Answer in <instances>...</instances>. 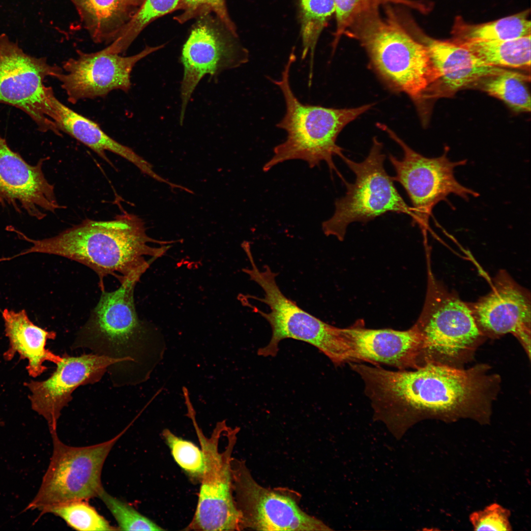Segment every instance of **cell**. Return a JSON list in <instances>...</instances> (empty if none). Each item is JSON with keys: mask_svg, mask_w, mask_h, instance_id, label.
Returning a JSON list of instances; mask_svg holds the SVG:
<instances>
[{"mask_svg": "<svg viewBox=\"0 0 531 531\" xmlns=\"http://www.w3.org/2000/svg\"><path fill=\"white\" fill-rule=\"evenodd\" d=\"M182 13L175 18L179 23L192 18L212 13L232 33L237 34L236 27L232 21L225 0H180Z\"/></svg>", "mask_w": 531, "mask_h": 531, "instance_id": "obj_33", "label": "cell"}, {"mask_svg": "<svg viewBox=\"0 0 531 531\" xmlns=\"http://www.w3.org/2000/svg\"><path fill=\"white\" fill-rule=\"evenodd\" d=\"M203 451L205 470L201 480L196 510L186 530L201 531H240L241 516L234 500L231 460L238 429L227 426V439L220 450V438L226 427L225 421L218 422L209 437L199 426L192 405L187 406Z\"/></svg>", "mask_w": 531, "mask_h": 531, "instance_id": "obj_9", "label": "cell"}, {"mask_svg": "<svg viewBox=\"0 0 531 531\" xmlns=\"http://www.w3.org/2000/svg\"><path fill=\"white\" fill-rule=\"evenodd\" d=\"M454 42L469 50L487 65L530 70L531 35L506 40Z\"/></svg>", "mask_w": 531, "mask_h": 531, "instance_id": "obj_24", "label": "cell"}, {"mask_svg": "<svg viewBox=\"0 0 531 531\" xmlns=\"http://www.w3.org/2000/svg\"><path fill=\"white\" fill-rule=\"evenodd\" d=\"M4 323L5 333L8 338L9 346L3 354L4 359L12 360L16 354L26 359L29 375L36 378L45 372L48 368L46 361L56 365L62 360L46 345L48 340L56 338V333L48 331L34 324L29 319L25 310L18 312L4 309L1 313Z\"/></svg>", "mask_w": 531, "mask_h": 531, "instance_id": "obj_22", "label": "cell"}, {"mask_svg": "<svg viewBox=\"0 0 531 531\" xmlns=\"http://www.w3.org/2000/svg\"><path fill=\"white\" fill-rule=\"evenodd\" d=\"M47 115L61 134L64 132L90 148L112 167L106 152L110 151L135 165L143 173L157 180L152 166L130 148L116 141L95 122L69 108L57 99L51 87L47 91Z\"/></svg>", "mask_w": 531, "mask_h": 531, "instance_id": "obj_21", "label": "cell"}, {"mask_svg": "<svg viewBox=\"0 0 531 531\" xmlns=\"http://www.w3.org/2000/svg\"><path fill=\"white\" fill-rule=\"evenodd\" d=\"M216 17V16H215ZM184 44L181 55L183 76L181 83L182 124L191 97L201 80L209 74L239 67L248 61V51L236 35L211 14L198 17Z\"/></svg>", "mask_w": 531, "mask_h": 531, "instance_id": "obj_14", "label": "cell"}, {"mask_svg": "<svg viewBox=\"0 0 531 531\" xmlns=\"http://www.w3.org/2000/svg\"><path fill=\"white\" fill-rule=\"evenodd\" d=\"M234 500L241 516V530L328 531L322 521L299 507L291 492L259 484L244 461L231 460Z\"/></svg>", "mask_w": 531, "mask_h": 531, "instance_id": "obj_12", "label": "cell"}, {"mask_svg": "<svg viewBox=\"0 0 531 531\" xmlns=\"http://www.w3.org/2000/svg\"><path fill=\"white\" fill-rule=\"evenodd\" d=\"M127 1L132 6L138 9L145 0H127Z\"/></svg>", "mask_w": 531, "mask_h": 531, "instance_id": "obj_35", "label": "cell"}, {"mask_svg": "<svg viewBox=\"0 0 531 531\" xmlns=\"http://www.w3.org/2000/svg\"><path fill=\"white\" fill-rule=\"evenodd\" d=\"M342 331L350 362L383 364L398 370L421 367L422 341L414 325L405 330L371 329L358 322Z\"/></svg>", "mask_w": 531, "mask_h": 531, "instance_id": "obj_20", "label": "cell"}, {"mask_svg": "<svg viewBox=\"0 0 531 531\" xmlns=\"http://www.w3.org/2000/svg\"><path fill=\"white\" fill-rule=\"evenodd\" d=\"M62 71L45 58L26 53L6 34H0V103L25 112L39 131L59 136L61 133L47 116L48 87L44 83L47 77L57 78Z\"/></svg>", "mask_w": 531, "mask_h": 531, "instance_id": "obj_13", "label": "cell"}, {"mask_svg": "<svg viewBox=\"0 0 531 531\" xmlns=\"http://www.w3.org/2000/svg\"><path fill=\"white\" fill-rule=\"evenodd\" d=\"M51 513L62 519L67 524L78 531H117L118 528L99 514L86 500L71 501L50 507L40 516Z\"/></svg>", "mask_w": 531, "mask_h": 531, "instance_id": "obj_29", "label": "cell"}, {"mask_svg": "<svg viewBox=\"0 0 531 531\" xmlns=\"http://www.w3.org/2000/svg\"><path fill=\"white\" fill-rule=\"evenodd\" d=\"M422 311L413 324L422 341L421 366L433 363L462 368L486 338L468 303L449 291L428 271Z\"/></svg>", "mask_w": 531, "mask_h": 531, "instance_id": "obj_6", "label": "cell"}, {"mask_svg": "<svg viewBox=\"0 0 531 531\" xmlns=\"http://www.w3.org/2000/svg\"><path fill=\"white\" fill-rule=\"evenodd\" d=\"M500 384V376L484 364L464 369L430 363L397 371L377 366L367 372L364 392L375 419L398 438L426 419L488 423Z\"/></svg>", "mask_w": 531, "mask_h": 531, "instance_id": "obj_1", "label": "cell"}, {"mask_svg": "<svg viewBox=\"0 0 531 531\" xmlns=\"http://www.w3.org/2000/svg\"><path fill=\"white\" fill-rule=\"evenodd\" d=\"M136 283L127 280L114 291H102L98 303L71 347L120 360V364L107 370L115 386L146 381L165 350L161 334L138 317L134 298Z\"/></svg>", "mask_w": 531, "mask_h": 531, "instance_id": "obj_3", "label": "cell"}, {"mask_svg": "<svg viewBox=\"0 0 531 531\" xmlns=\"http://www.w3.org/2000/svg\"><path fill=\"white\" fill-rule=\"evenodd\" d=\"M530 79V75L506 69L483 78L471 87L501 100L515 112H529L531 102L528 83Z\"/></svg>", "mask_w": 531, "mask_h": 531, "instance_id": "obj_26", "label": "cell"}, {"mask_svg": "<svg viewBox=\"0 0 531 531\" xmlns=\"http://www.w3.org/2000/svg\"><path fill=\"white\" fill-rule=\"evenodd\" d=\"M250 267L242 271L257 283L264 293L263 297L245 295L267 305L269 311L263 312L252 305L246 299L242 303L259 314L269 323L271 337L268 344L258 350L264 357H274L278 345L285 339H293L307 343L320 350L335 365L349 362V350L342 328L331 325L316 317L287 297L278 286L276 277L268 265L260 269L254 259L249 260Z\"/></svg>", "mask_w": 531, "mask_h": 531, "instance_id": "obj_7", "label": "cell"}, {"mask_svg": "<svg viewBox=\"0 0 531 531\" xmlns=\"http://www.w3.org/2000/svg\"><path fill=\"white\" fill-rule=\"evenodd\" d=\"M2 422H1V421L0 420V426H1V425H2Z\"/></svg>", "mask_w": 531, "mask_h": 531, "instance_id": "obj_36", "label": "cell"}, {"mask_svg": "<svg viewBox=\"0 0 531 531\" xmlns=\"http://www.w3.org/2000/svg\"><path fill=\"white\" fill-rule=\"evenodd\" d=\"M115 518L119 531H163L164 529L126 502L113 497L104 488L97 496Z\"/></svg>", "mask_w": 531, "mask_h": 531, "instance_id": "obj_32", "label": "cell"}, {"mask_svg": "<svg viewBox=\"0 0 531 531\" xmlns=\"http://www.w3.org/2000/svg\"><path fill=\"white\" fill-rule=\"evenodd\" d=\"M398 20L405 29L427 49L438 78L433 98L452 96L471 87L483 78L507 69L485 64L469 50L453 41L428 36L417 26L409 12L402 13Z\"/></svg>", "mask_w": 531, "mask_h": 531, "instance_id": "obj_19", "label": "cell"}, {"mask_svg": "<svg viewBox=\"0 0 531 531\" xmlns=\"http://www.w3.org/2000/svg\"><path fill=\"white\" fill-rule=\"evenodd\" d=\"M126 431L97 444L83 447L63 443L57 432L51 434L53 451L39 489L24 511L39 510L63 503L97 497L103 488L101 480L104 462Z\"/></svg>", "mask_w": 531, "mask_h": 531, "instance_id": "obj_10", "label": "cell"}, {"mask_svg": "<svg viewBox=\"0 0 531 531\" xmlns=\"http://www.w3.org/2000/svg\"><path fill=\"white\" fill-rule=\"evenodd\" d=\"M164 46H147L138 54L126 57L111 52L106 47L90 53L78 51L76 57L63 63L62 71L56 79L73 104L82 99L104 97L114 90L127 92L137 62Z\"/></svg>", "mask_w": 531, "mask_h": 531, "instance_id": "obj_15", "label": "cell"}, {"mask_svg": "<svg viewBox=\"0 0 531 531\" xmlns=\"http://www.w3.org/2000/svg\"><path fill=\"white\" fill-rule=\"evenodd\" d=\"M335 13L334 0H299L301 58L310 56L309 80L312 77L314 54L320 36Z\"/></svg>", "mask_w": 531, "mask_h": 531, "instance_id": "obj_27", "label": "cell"}, {"mask_svg": "<svg viewBox=\"0 0 531 531\" xmlns=\"http://www.w3.org/2000/svg\"><path fill=\"white\" fill-rule=\"evenodd\" d=\"M95 43L110 44L138 9L127 0H70Z\"/></svg>", "mask_w": 531, "mask_h": 531, "instance_id": "obj_23", "label": "cell"}, {"mask_svg": "<svg viewBox=\"0 0 531 531\" xmlns=\"http://www.w3.org/2000/svg\"><path fill=\"white\" fill-rule=\"evenodd\" d=\"M380 7L371 5L357 12L344 35L359 43L382 80L393 90L408 95L425 117L438 73L426 47L401 25L389 4L383 6L384 17Z\"/></svg>", "mask_w": 531, "mask_h": 531, "instance_id": "obj_4", "label": "cell"}, {"mask_svg": "<svg viewBox=\"0 0 531 531\" xmlns=\"http://www.w3.org/2000/svg\"><path fill=\"white\" fill-rule=\"evenodd\" d=\"M180 9V0H145L108 48L121 54L125 52L143 30L156 19Z\"/></svg>", "mask_w": 531, "mask_h": 531, "instance_id": "obj_28", "label": "cell"}, {"mask_svg": "<svg viewBox=\"0 0 531 531\" xmlns=\"http://www.w3.org/2000/svg\"><path fill=\"white\" fill-rule=\"evenodd\" d=\"M334 1L336 28L332 42L333 51L335 50L342 36L344 35L352 18L357 12L365 7L373 5L383 6L391 4L421 11L425 9L423 3L415 0H334Z\"/></svg>", "mask_w": 531, "mask_h": 531, "instance_id": "obj_30", "label": "cell"}, {"mask_svg": "<svg viewBox=\"0 0 531 531\" xmlns=\"http://www.w3.org/2000/svg\"><path fill=\"white\" fill-rule=\"evenodd\" d=\"M383 146L374 137L367 157L357 162L343 155L340 158L355 175L353 183L345 181V195L335 201L332 216L324 221L323 231L343 241L348 226L354 222L366 223L388 212L403 213L413 217L412 207L404 200L394 184L392 177L384 167Z\"/></svg>", "mask_w": 531, "mask_h": 531, "instance_id": "obj_8", "label": "cell"}, {"mask_svg": "<svg viewBox=\"0 0 531 531\" xmlns=\"http://www.w3.org/2000/svg\"><path fill=\"white\" fill-rule=\"evenodd\" d=\"M61 356L48 379L25 383L30 392L32 409L45 418L51 434L57 432L61 412L72 400L73 391L80 386L98 382L110 366L121 362L92 353L79 356L64 354Z\"/></svg>", "mask_w": 531, "mask_h": 531, "instance_id": "obj_17", "label": "cell"}, {"mask_svg": "<svg viewBox=\"0 0 531 531\" xmlns=\"http://www.w3.org/2000/svg\"><path fill=\"white\" fill-rule=\"evenodd\" d=\"M529 11L519 13L498 20L477 25L457 18L453 28L452 41H500L516 39L531 35Z\"/></svg>", "mask_w": 531, "mask_h": 531, "instance_id": "obj_25", "label": "cell"}, {"mask_svg": "<svg viewBox=\"0 0 531 531\" xmlns=\"http://www.w3.org/2000/svg\"><path fill=\"white\" fill-rule=\"evenodd\" d=\"M510 511L497 503L472 512L469 520L474 531H508L512 530Z\"/></svg>", "mask_w": 531, "mask_h": 531, "instance_id": "obj_34", "label": "cell"}, {"mask_svg": "<svg viewBox=\"0 0 531 531\" xmlns=\"http://www.w3.org/2000/svg\"><path fill=\"white\" fill-rule=\"evenodd\" d=\"M146 231L143 220L127 211L110 220L86 219L55 236L42 239L30 238L18 231L19 238L32 246L14 257L39 253L74 260L97 273L103 291V279L108 275L117 277L120 283L127 280L137 283L153 262L146 257L156 259L168 249L169 246H149L150 242H166L150 238Z\"/></svg>", "mask_w": 531, "mask_h": 531, "instance_id": "obj_2", "label": "cell"}, {"mask_svg": "<svg viewBox=\"0 0 531 531\" xmlns=\"http://www.w3.org/2000/svg\"><path fill=\"white\" fill-rule=\"evenodd\" d=\"M162 436L178 465L193 479L201 480L205 470L202 449L190 441L180 438L165 429Z\"/></svg>", "mask_w": 531, "mask_h": 531, "instance_id": "obj_31", "label": "cell"}, {"mask_svg": "<svg viewBox=\"0 0 531 531\" xmlns=\"http://www.w3.org/2000/svg\"><path fill=\"white\" fill-rule=\"evenodd\" d=\"M296 59L294 53L284 65L279 80L269 78L280 89L286 112L276 126L286 132L284 142L273 148L271 158L263 167L267 172L286 161L300 160L310 168L325 162L330 172L334 171L342 181L345 179L336 168L333 157L344 154L336 144L337 138L350 122L369 110L373 104L351 108H327L302 103L295 95L290 83V72Z\"/></svg>", "mask_w": 531, "mask_h": 531, "instance_id": "obj_5", "label": "cell"}, {"mask_svg": "<svg viewBox=\"0 0 531 531\" xmlns=\"http://www.w3.org/2000/svg\"><path fill=\"white\" fill-rule=\"evenodd\" d=\"M49 158L30 165L0 135V207H12L37 220L44 218L46 212L66 208L58 202L54 185L43 173V165Z\"/></svg>", "mask_w": 531, "mask_h": 531, "instance_id": "obj_18", "label": "cell"}, {"mask_svg": "<svg viewBox=\"0 0 531 531\" xmlns=\"http://www.w3.org/2000/svg\"><path fill=\"white\" fill-rule=\"evenodd\" d=\"M531 303L530 293L502 270L494 278L487 295L468 304L479 330L486 338H499L510 333L530 359Z\"/></svg>", "mask_w": 531, "mask_h": 531, "instance_id": "obj_16", "label": "cell"}, {"mask_svg": "<svg viewBox=\"0 0 531 531\" xmlns=\"http://www.w3.org/2000/svg\"><path fill=\"white\" fill-rule=\"evenodd\" d=\"M378 126L403 150L401 159L389 154V160L396 173L392 178L406 191L412 205L413 222L419 226L425 238L433 209L438 203L445 201L451 194L466 201L471 196L479 195L461 184L455 177L454 169L465 165L467 160L452 161L447 157L446 151L439 157H426L411 148L387 126L380 123Z\"/></svg>", "mask_w": 531, "mask_h": 531, "instance_id": "obj_11", "label": "cell"}]
</instances>
